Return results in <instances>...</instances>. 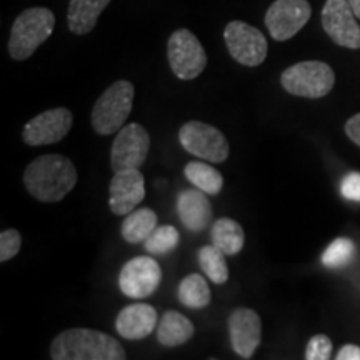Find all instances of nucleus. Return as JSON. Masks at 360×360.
I'll use <instances>...</instances> for the list:
<instances>
[{
	"mask_svg": "<svg viewBox=\"0 0 360 360\" xmlns=\"http://www.w3.org/2000/svg\"><path fill=\"white\" fill-rule=\"evenodd\" d=\"M74 125V114L65 107L45 110L24 125L22 141L30 147L52 146L60 142Z\"/></svg>",
	"mask_w": 360,
	"mask_h": 360,
	"instance_id": "11",
	"label": "nucleus"
},
{
	"mask_svg": "<svg viewBox=\"0 0 360 360\" xmlns=\"http://www.w3.org/2000/svg\"><path fill=\"white\" fill-rule=\"evenodd\" d=\"M210 237H212V244L219 247L225 255H237L245 244V233L242 225L229 217L215 220L210 229Z\"/></svg>",
	"mask_w": 360,
	"mask_h": 360,
	"instance_id": "20",
	"label": "nucleus"
},
{
	"mask_svg": "<svg viewBox=\"0 0 360 360\" xmlns=\"http://www.w3.org/2000/svg\"><path fill=\"white\" fill-rule=\"evenodd\" d=\"M134 96V84L129 80H117L110 87H107L105 92L97 98L90 115L94 130L98 135L119 132L132 112Z\"/></svg>",
	"mask_w": 360,
	"mask_h": 360,
	"instance_id": "4",
	"label": "nucleus"
},
{
	"mask_svg": "<svg viewBox=\"0 0 360 360\" xmlns=\"http://www.w3.org/2000/svg\"><path fill=\"white\" fill-rule=\"evenodd\" d=\"M157 229V214L152 209H139L125 215V220L122 222V238L127 244H141L146 242L150 233Z\"/></svg>",
	"mask_w": 360,
	"mask_h": 360,
	"instance_id": "21",
	"label": "nucleus"
},
{
	"mask_svg": "<svg viewBox=\"0 0 360 360\" xmlns=\"http://www.w3.org/2000/svg\"><path fill=\"white\" fill-rule=\"evenodd\" d=\"M345 134H347V137L355 146L360 147V114H355L347 120V124H345Z\"/></svg>",
	"mask_w": 360,
	"mask_h": 360,
	"instance_id": "30",
	"label": "nucleus"
},
{
	"mask_svg": "<svg viewBox=\"0 0 360 360\" xmlns=\"http://www.w3.org/2000/svg\"><path fill=\"white\" fill-rule=\"evenodd\" d=\"M177 214L180 222L193 233L204 232L212 220L214 210L205 192L199 188H186L177 197Z\"/></svg>",
	"mask_w": 360,
	"mask_h": 360,
	"instance_id": "16",
	"label": "nucleus"
},
{
	"mask_svg": "<svg viewBox=\"0 0 360 360\" xmlns=\"http://www.w3.org/2000/svg\"><path fill=\"white\" fill-rule=\"evenodd\" d=\"M357 247L349 237H339L322 254V264L328 269H340L352 262Z\"/></svg>",
	"mask_w": 360,
	"mask_h": 360,
	"instance_id": "25",
	"label": "nucleus"
},
{
	"mask_svg": "<svg viewBox=\"0 0 360 360\" xmlns=\"http://www.w3.org/2000/svg\"><path fill=\"white\" fill-rule=\"evenodd\" d=\"M281 84L290 96L322 98L334 89L335 74L326 62L305 60L283 70Z\"/></svg>",
	"mask_w": 360,
	"mask_h": 360,
	"instance_id": "5",
	"label": "nucleus"
},
{
	"mask_svg": "<svg viewBox=\"0 0 360 360\" xmlns=\"http://www.w3.org/2000/svg\"><path fill=\"white\" fill-rule=\"evenodd\" d=\"M312 15L307 0H276L265 12V27L277 42H285L300 32Z\"/></svg>",
	"mask_w": 360,
	"mask_h": 360,
	"instance_id": "9",
	"label": "nucleus"
},
{
	"mask_svg": "<svg viewBox=\"0 0 360 360\" xmlns=\"http://www.w3.org/2000/svg\"><path fill=\"white\" fill-rule=\"evenodd\" d=\"M337 360H360V347L355 344L344 345L337 354Z\"/></svg>",
	"mask_w": 360,
	"mask_h": 360,
	"instance_id": "31",
	"label": "nucleus"
},
{
	"mask_svg": "<svg viewBox=\"0 0 360 360\" xmlns=\"http://www.w3.org/2000/svg\"><path fill=\"white\" fill-rule=\"evenodd\" d=\"M179 141L188 154L199 157L210 164H222L227 160L231 146L225 135L214 125L191 120L179 130Z\"/></svg>",
	"mask_w": 360,
	"mask_h": 360,
	"instance_id": "6",
	"label": "nucleus"
},
{
	"mask_svg": "<svg viewBox=\"0 0 360 360\" xmlns=\"http://www.w3.org/2000/svg\"><path fill=\"white\" fill-rule=\"evenodd\" d=\"M157 327V310L148 304H130L120 310L115 328L127 340H142Z\"/></svg>",
	"mask_w": 360,
	"mask_h": 360,
	"instance_id": "17",
	"label": "nucleus"
},
{
	"mask_svg": "<svg viewBox=\"0 0 360 360\" xmlns=\"http://www.w3.org/2000/svg\"><path fill=\"white\" fill-rule=\"evenodd\" d=\"M197 259H199L202 272H204L214 283L222 285V283L229 281L227 260H225V254L219 249V247H215L214 244L200 247Z\"/></svg>",
	"mask_w": 360,
	"mask_h": 360,
	"instance_id": "24",
	"label": "nucleus"
},
{
	"mask_svg": "<svg viewBox=\"0 0 360 360\" xmlns=\"http://www.w3.org/2000/svg\"><path fill=\"white\" fill-rule=\"evenodd\" d=\"M229 335L233 352L242 359H252L262 342V321L255 310L240 307L229 315Z\"/></svg>",
	"mask_w": 360,
	"mask_h": 360,
	"instance_id": "14",
	"label": "nucleus"
},
{
	"mask_svg": "<svg viewBox=\"0 0 360 360\" xmlns=\"http://www.w3.org/2000/svg\"><path fill=\"white\" fill-rule=\"evenodd\" d=\"M184 175L193 187L205 192L207 195H217L224 187L222 174L207 162H188Z\"/></svg>",
	"mask_w": 360,
	"mask_h": 360,
	"instance_id": "23",
	"label": "nucleus"
},
{
	"mask_svg": "<svg viewBox=\"0 0 360 360\" xmlns=\"http://www.w3.org/2000/svg\"><path fill=\"white\" fill-rule=\"evenodd\" d=\"M180 233L174 225H162L157 227L150 237L143 242V247L150 255H165L179 247Z\"/></svg>",
	"mask_w": 360,
	"mask_h": 360,
	"instance_id": "26",
	"label": "nucleus"
},
{
	"mask_svg": "<svg viewBox=\"0 0 360 360\" xmlns=\"http://www.w3.org/2000/svg\"><path fill=\"white\" fill-rule=\"evenodd\" d=\"M162 269L154 257H134L124 265L119 274V287L130 299H147L159 289Z\"/></svg>",
	"mask_w": 360,
	"mask_h": 360,
	"instance_id": "12",
	"label": "nucleus"
},
{
	"mask_svg": "<svg viewBox=\"0 0 360 360\" xmlns=\"http://www.w3.org/2000/svg\"><path fill=\"white\" fill-rule=\"evenodd\" d=\"M110 0H70L67 11L69 30L75 35L90 34Z\"/></svg>",
	"mask_w": 360,
	"mask_h": 360,
	"instance_id": "18",
	"label": "nucleus"
},
{
	"mask_svg": "<svg viewBox=\"0 0 360 360\" xmlns=\"http://www.w3.org/2000/svg\"><path fill=\"white\" fill-rule=\"evenodd\" d=\"M22 236L15 229H7L0 233V262H7L20 252Z\"/></svg>",
	"mask_w": 360,
	"mask_h": 360,
	"instance_id": "27",
	"label": "nucleus"
},
{
	"mask_svg": "<svg viewBox=\"0 0 360 360\" xmlns=\"http://www.w3.org/2000/svg\"><path fill=\"white\" fill-rule=\"evenodd\" d=\"M193 334H195L193 323L177 310H167L157 326V340L164 347H179L187 344Z\"/></svg>",
	"mask_w": 360,
	"mask_h": 360,
	"instance_id": "19",
	"label": "nucleus"
},
{
	"mask_svg": "<svg viewBox=\"0 0 360 360\" xmlns=\"http://www.w3.org/2000/svg\"><path fill=\"white\" fill-rule=\"evenodd\" d=\"M224 40L231 57L240 65L257 67L267 58V39L259 29L247 22H229L224 29Z\"/></svg>",
	"mask_w": 360,
	"mask_h": 360,
	"instance_id": "8",
	"label": "nucleus"
},
{
	"mask_svg": "<svg viewBox=\"0 0 360 360\" xmlns=\"http://www.w3.org/2000/svg\"><path fill=\"white\" fill-rule=\"evenodd\" d=\"M109 207L114 215H129L146 199V180L139 169L114 172L110 180Z\"/></svg>",
	"mask_w": 360,
	"mask_h": 360,
	"instance_id": "15",
	"label": "nucleus"
},
{
	"mask_svg": "<svg viewBox=\"0 0 360 360\" xmlns=\"http://www.w3.org/2000/svg\"><path fill=\"white\" fill-rule=\"evenodd\" d=\"M170 69L180 80L197 79L207 67V53L200 40L191 30L179 29L167 42Z\"/></svg>",
	"mask_w": 360,
	"mask_h": 360,
	"instance_id": "7",
	"label": "nucleus"
},
{
	"mask_svg": "<svg viewBox=\"0 0 360 360\" xmlns=\"http://www.w3.org/2000/svg\"><path fill=\"white\" fill-rule=\"evenodd\" d=\"M332 355V340L327 335L319 334L309 340L304 357L307 360H328Z\"/></svg>",
	"mask_w": 360,
	"mask_h": 360,
	"instance_id": "28",
	"label": "nucleus"
},
{
	"mask_svg": "<svg viewBox=\"0 0 360 360\" xmlns=\"http://www.w3.org/2000/svg\"><path fill=\"white\" fill-rule=\"evenodd\" d=\"M53 29H56V15L51 8H27L13 20L11 39H8V53L13 60H27L51 37Z\"/></svg>",
	"mask_w": 360,
	"mask_h": 360,
	"instance_id": "3",
	"label": "nucleus"
},
{
	"mask_svg": "<svg viewBox=\"0 0 360 360\" xmlns=\"http://www.w3.org/2000/svg\"><path fill=\"white\" fill-rule=\"evenodd\" d=\"M177 295L180 304L193 310L205 309L212 300L210 287L200 274H188L187 277H184L179 283Z\"/></svg>",
	"mask_w": 360,
	"mask_h": 360,
	"instance_id": "22",
	"label": "nucleus"
},
{
	"mask_svg": "<svg viewBox=\"0 0 360 360\" xmlns=\"http://www.w3.org/2000/svg\"><path fill=\"white\" fill-rule=\"evenodd\" d=\"M340 193L345 199L360 202V172H350L342 179Z\"/></svg>",
	"mask_w": 360,
	"mask_h": 360,
	"instance_id": "29",
	"label": "nucleus"
},
{
	"mask_svg": "<svg viewBox=\"0 0 360 360\" xmlns=\"http://www.w3.org/2000/svg\"><path fill=\"white\" fill-rule=\"evenodd\" d=\"M53 360H124L127 357L119 340L94 328L75 327L60 332L51 344Z\"/></svg>",
	"mask_w": 360,
	"mask_h": 360,
	"instance_id": "2",
	"label": "nucleus"
},
{
	"mask_svg": "<svg viewBox=\"0 0 360 360\" xmlns=\"http://www.w3.org/2000/svg\"><path fill=\"white\" fill-rule=\"evenodd\" d=\"M322 27L340 47L360 49V25L347 0H327L322 8Z\"/></svg>",
	"mask_w": 360,
	"mask_h": 360,
	"instance_id": "13",
	"label": "nucleus"
},
{
	"mask_svg": "<svg viewBox=\"0 0 360 360\" xmlns=\"http://www.w3.org/2000/svg\"><path fill=\"white\" fill-rule=\"evenodd\" d=\"M150 150V135L142 125L129 124L117 132L112 146L110 165L114 172L141 169Z\"/></svg>",
	"mask_w": 360,
	"mask_h": 360,
	"instance_id": "10",
	"label": "nucleus"
},
{
	"mask_svg": "<svg viewBox=\"0 0 360 360\" xmlns=\"http://www.w3.org/2000/svg\"><path fill=\"white\" fill-rule=\"evenodd\" d=\"M27 192L45 204L64 200L77 184V169L69 157L45 154L30 162L24 172Z\"/></svg>",
	"mask_w": 360,
	"mask_h": 360,
	"instance_id": "1",
	"label": "nucleus"
},
{
	"mask_svg": "<svg viewBox=\"0 0 360 360\" xmlns=\"http://www.w3.org/2000/svg\"><path fill=\"white\" fill-rule=\"evenodd\" d=\"M350 4V7H352V11L355 15H357V19H360V0H347Z\"/></svg>",
	"mask_w": 360,
	"mask_h": 360,
	"instance_id": "32",
	"label": "nucleus"
}]
</instances>
